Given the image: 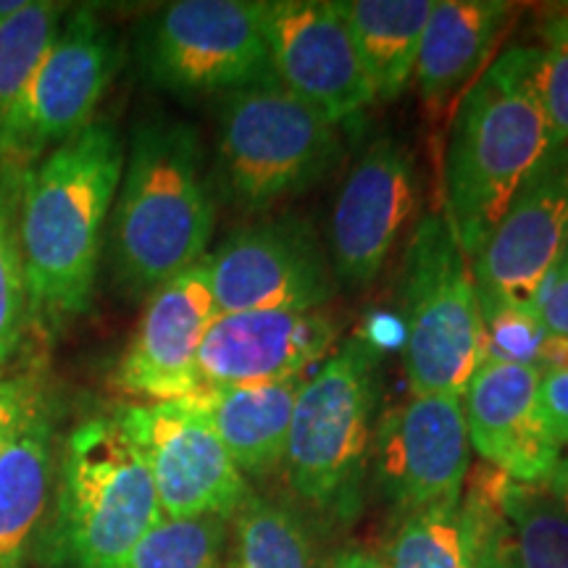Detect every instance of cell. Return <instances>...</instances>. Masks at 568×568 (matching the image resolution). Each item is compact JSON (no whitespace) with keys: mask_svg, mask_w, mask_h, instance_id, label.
<instances>
[{"mask_svg":"<svg viewBox=\"0 0 568 568\" xmlns=\"http://www.w3.org/2000/svg\"><path fill=\"white\" fill-rule=\"evenodd\" d=\"M539 372L481 361L460 393L471 447L514 481H539L560 464V447L537 403Z\"/></svg>","mask_w":568,"mask_h":568,"instance_id":"obj_18","label":"cell"},{"mask_svg":"<svg viewBox=\"0 0 568 568\" xmlns=\"http://www.w3.org/2000/svg\"><path fill=\"white\" fill-rule=\"evenodd\" d=\"M335 6L351 27L376 101H397L414 82L435 0H335Z\"/></svg>","mask_w":568,"mask_h":568,"instance_id":"obj_24","label":"cell"},{"mask_svg":"<svg viewBox=\"0 0 568 568\" xmlns=\"http://www.w3.org/2000/svg\"><path fill=\"white\" fill-rule=\"evenodd\" d=\"M124 153L109 122H92L27 169L19 237L32 318L61 324L90 308Z\"/></svg>","mask_w":568,"mask_h":568,"instance_id":"obj_1","label":"cell"},{"mask_svg":"<svg viewBox=\"0 0 568 568\" xmlns=\"http://www.w3.org/2000/svg\"><path fill=\"white\" fill-rule=\"evenodd\" d=\"M556 148L539 95V48H508L460 95L447 138L445 219L468 261Z\"/></svg>","mask_w":568,"mask_h":568,"instance_id":"obj_2","label":"cell"},{"mask_svg":"<svg viewBox=\"0 0 568 568\" xmlns=\"http://www.w3.org/2000/svg\"><path fill=\"white\" fill-rule=\"evenodd\" d=\"M230 521L219 516L166 518L140 539L126 568H222Z\"/></svg>","mask_w":568,"mask_h":568,"instance_id":"obj_28","label":"cell"},{"mask_svg":"<svg viewBox=\"0 0 568 568\" xmlns=\"http://www.w3.org/2000/svg\"><path fill=\"white\" fill-rule=\"evenodd\" d=\"M537 403L542 422L560 447L568 445V366L539 374Z\"/></svg>","mask_w":568,"mask_h":568,"instance_id":"obj_30","label":"cell"},{"mask_svg":"<svg viewBox=\"0 0 568 568\" xmlns=\"http://www.w3.org/2000/svg\"><path fill=\"white\" fill-rule=\"evenodd\" d=\"M111 416L145 460L166 518L219 516L230 521L251 495L247 477L190 397L119 403Z\"/></svg>","mask_w":568,"mask_h":568,"instance_id":"obj_10","label":"cell"},{"mask_svg":"<svg viewBox=\"0 0 568 568\" xmlns=\"http://www.w3.org/2000/svg\"><path fill=\"white\" fill-rule=\"evenodd\" d=\"M468 466L471 439L458 395H410L376 429V485L403 514L458 503Z\"/></svg>","mask_w":568,"mask_h":568,"instance_id":"obj_13","label":"cell"},{"mask_svg":"<svg viewBox=\"0 0 568 568\" xmlns=\"http://www.w3.org/2000/svg\"><path fill=\"white\" fill-rule=\"evenodd\" d=\"M142 67L174 92H232L272 77L258 0H176L142 32Z\"/></svg>","mask_w":568,"mask_h":568,"instance_id":"obj_9","label":"cell"},{"mask_svg":"<svg viewBox=\"0 0 568 568\" xmlns=\"http://www.w3.org/2000/svg\"><path fill=\"white\" fill-rule=\"evenodd\" d=\"M264 32L272 74L335 126L376 101L372 77L335 0L264 3Z\"/></svg>","mask_w":568,"mask_h":568,"instance_id":"obj_12","label":"cell"},{"mask_svg":"<svg viewBox=\"0 0 568 568\" xmlns=\"http://www.w3.org/2000/svg\"><path fill=\"white\" fill-rule=\"evenodd\" d=\"M514 6L503 0H435L418 48V92L426 103H445L487 67Z\"/></svg>","mask_w":568,"mask_h":568,"instance_id":"obj_21","label":"cell"},{"mask_svg":"<svg viewBox=\"0 0 568 568\" xmlns=\"http://www.w3.org/2000/svg\"><path fill=\"white\" fill-rule=\"evenodd\" d=\"M343 153L337 126L276 77L226 92L219 113V172L243 211H266L305 193Z\"/></svg>","mask_w":568,"mask_h":568,"instance_id":"obj_6","label":"cell"},{"mask_svg":"<svg viewBox=\"0 0 568 568\" xmlns=\"http://www.w3.org/2000/svg\"><path fill=\"white\" fill-rule=\"evenodd\" d=\"M337 337L324 308L219 314L197 355L201 389L297 379L335 351Z\"/></svg>","mask_w":568,"mask_h":568,"instance_id":"obj_17","label":"cell"},{"mask_svg":"<svg viewBox=\"0 0 568 568\" xmlns=\"http://www.w3.org/2000/svg\"><path fill=\"white\" fill-rule=\"evenodd\" d=\"M13 397H17V385H0V418L11 410Z\"/></svg>","mask_w":568,"mask_h":568,"instance_id":"obj_33","label":"cell"},{"mask_svg":"<svg viewBox=\"0 0 568 568\" xmlns=\"http://www.w3.org/2000/svg\"><path fill=\"white\" fill-rule=\"evenodd\" d=\"M332 568H387V566H385V560H382L372 550L345 548L337 552L335 560H332Z\"/></svg>","mask_w":568,"mask_h":568,"instance_id":"obj_32","label":"cell"},{"mask_svg":"<svg viewBox=\"0 0 568 568\" xmlns=\"http://www.w3.org/2000/svg\"><path fill=\"white\" fill-rule=\"evenodd\" d=\"M224 558L226 568H322L303 518L253 489L230 518Z\"/></svg>","mask_w":568,"mask_h":568,"instance_id":"obj_25","label":"cell"},{"mask_svg":"<svg viewBox=\"0 0 568 568\" xmlns=\"http://www.w3.org/2000/svg\"><path fill=\"white\" fill-rule=\"evenodd\" d=\"M116 61V42L101 17L71 11L0 126V159L27 169L95 122Z\"/></svg>","mask_w":568,"mask_h":568,"instance_id":"obj_8","label":"cell"},{"mask_svg":"<svg viewBox=\"0 0 568 568\" xmlns=\"http://www.w3.org/2000/svg\"><path fill=\"white\" fill-rule=\"evenodd\" d=\"M414 153L393 134L376 138L339 187L332 209V272L353 287L376 280L416 211Z\"/></svg>","mask_w":568,"mask_h":568,"instance_id":"obj_14","label":"cell"},{"mask_svg":"<svg viewBox=\"0 0 568 568\" xmlns=\"http://www.w3.org/2000/svg\"><path fill=\"white\" fill-rule=\"evenodd\" d=\"M216 205L197 132L172 119H148L132 132L111 216V261L132 295L201 264Z\"/></svg>","mask_w":568,"mask_h":568,"instance_id":"obj_3","label":"cell"},{"mask_svg":"<svg viewBox=\"0 0 568 568\" xmlns=\"http://www.w3.org/2000/svg\"><path fill=\"white\" fill-rule=\"evenodd\" d=\"M489 548L508 568H568V458L539 481H497Z\"/></svg>","mask_w":568,"mask_h":568,"instance_id":"obj_23","label":"cell"},{"mask_svg":"<svg viewBox=\"0 0 568 568\" xmlns=\"http://www.w3.org/2000/svg\"><path fill=\"white\" fill-rule=\"evenodd\" d=\"M539 95L558 145L568 148V6L542 24L539 45Z\"/></svg>","mask_w":568,"mask_h":568,"instance_id":"obj_29","label":"cell"},{"mask_svg":"<svg viewBox=\"0 0 568 568\" xmlns=\"http://www.w3.org/2000/svg\"><path fill=\"white\" fill-rule=\"evenodd\" d=\"M219 314L316 311L332 297L335 272L314 226L297 216L237 230L205 255Z\"/></svg>","mask_w":568,"mask_h":568,"instance_id":"obj_11","label":"cell"},{"mask_svg":"<svg viewBox=\"0 0 568 568\" xmlns=\"http://www.w3.org/2000/svg\"><path fill=\"white\" fill-rule=\"evenodd\" d=\"M59 477L53 564L126 568L163 514L145 460L113 416L88 418L69 432Z\"/></svg>","mask_w":568,"mask_h":568,"instance_id":"obj_4","label":"cell"},{"mask_svg":"<svg viewBox=\"0 0 568 568\" xmlns=\"http://www.w3.org/2000/svg\"><path fill=\"white\" fill-rule=\"evenodd\" d=\"M21 3H24V0H0V21H3L6 17H11V13L17 11Z\"/></svg>","mask_w":568,"mask_h":568,"instance_id":"obj_35","label":"cell"},{"mask_svg":"<svg viewBox=\"0 0 568 568\" xmlns=\"http://www.w3.org/2000/svg\"><path fill=\"white\" fill-rule=\"evenodd\" d=\"M63 11L48 0H24L0 21V126L59 32Z\"/></svg>","mask_w":568,"mask_h":568,"instance_id":"obj_27","label":"cell"},{"mask_svg":"<svg viewBox=\"0 0 568 568\" xmlns=\"http://www.w3.org/2000/svg\"><path fill=\"white\" fill-rule=\"evenodd\" d=\"M479 568H508V566L503 564V560L495 556L493 548H487V552H485V558H481V566H479Z\"/></svg>","mask_w":568,"mask_h":568,"instance_id":"obj_34","label":"cell"},{"mask_svg":"<svg viewBox=\"0 0 568 568\" xmlns=\"http://www.w3.org/2000/svg\"><path fill=\"white\" fill-rule=\"evenodd\" d=\"M305 376L264 385L205 387L190 395L240 471L268 477L284 460L295 397Z\"/></svg>","mask_w":568,"mask_h":568,"instance_id":"obj_20","label":"cell"},{"mask_svg":"<svg viewBox=\"0 0 568 568\" xmlns=\"http://www.w3.org/2000/svg\"><path fill=\"white\" fill-rule=\"evenodd\" d=\"M53 422L38 395L19 389L9 435L0 447V568H27L34 535L53 495Z\"/></svg>","mask_w":568,"mask_h":568,"instance_id":"obj_19","label":"cell"},{"mask_svg":"<svg viewBox=\"0 0 568 568\" xmlns=\"http://www.w3.org/2000/svg\"><path fill=\"white\" fill-rule=\"evenodd\" d=\"M376 358L361 337L335 347L295 397L284 447V477L314 514L347 524L361 508L372 447Z\"/></svg>","mask_w":568,"mask_h":568,"instance_id":"obj_5","label":"cell"},{"mask_svg":"<svg viewBox=\"0 0 568 568\" xmlns=\"http://www.w3.org/2000/svg\"><path fill=\"white\" fill-rule=\"evenodd\" d=\"M568 243V148L558 145L521 184L471 258L477 295L537 308Z\"/></svg>","mask_w":568,"mask_h":568,"instance_id":"obj_15","label":"cell"},{"mask_svg":"<svg viewBox=\"0 0 568 568\" xmlns=\"http://www.w3.org/2000/svg\"><path fill=\"white\" fill-rule=\"evenodd\" d=\"M219 308L205 258L148 295L138 329L113 372L132 403L184 400L201 389L197 355Z\"/></svg>","mask_w":568,"mask_h":568,"instance_id":"obj_16","label":"cell"},{"mask_svg":"<svg viewBox=\"0 0 568 568\" xmlns=\"http://www.w3.org/2000/svg\"><path fill=\"white\" fill-rule=\"evenodd\" d=\"M500 471L481 477L464 500L403 514L389 537L387 568H479L489 548L497 514Z\"/></svg>","mask_w":568,"mask_h":568,"instance_id":"obj_22","label":"cell"},{"mask_svg":"<svg viewBox=\"0 0 568 568\" xmlns=\"http://www.w3.org/2000/svg\"><path fill=\"white\" fill-rule=\"evenodd\" d=\"M537 314L550 335L568 339V243L558 264L552 266L548 282L542 284V293L537 297Z\"/></svg>","mask_w":568,"mask_h":568,"instance_id":"obj_31","label":"cell"},{"mask_svg":"<svg viewBox=\"0 0 568 568\" xmlns=\"http://www.w3.org/2000/svg\"><path fill=\"white\" fill-rule=\"evenodd\" d=\"M403 329L410 395L460 397L481 361V311L471 261L439 213H426L410 234Z\"/></svg>","mask_w":568,"mask_h":568,"instance_id":"obj_7","label":"cell"},{"mask_svg":"<svg viewBox=\"0 0 568 568\" xmlns=\"http://www.w3.org/2000/svg\"><path fill=\"white\" fill-rule=\"evenodd\" d=\"M27 169L0 159V366L9 364L11 355L19 351L27 324L32 322L19 237L21 190H24Z\"/></svg>","mask_w":568,"mask_h":568,"instance_id":"obj_26","label":"cell"}]
</instances>
